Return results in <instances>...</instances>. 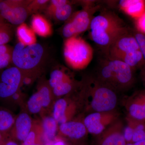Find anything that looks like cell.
<instances>
[{"label":"cell","mask_w":145,"mask_h":145,"mask_svg":"<svg viewBox=\"0 0 145 145\" xmlns=\"http://www.w3.org/2000/svg\"><path fill=\"white\" fill-rule=\"evenodd\" d=\"M79 94L84 111L87 113L108 112L116 110L117 92L95 77H89L82 82Z\"/></svg>","instance_id":"1"},{"label":"cell","mask_w":145,"mask_h":145,"mask_svg":"<svg viewBox=\"0 0 145 145\" xmlns=\"http://www.w3.org/2000/svg\"><path fill=\"white\" fill-rule=\"evenodd\" d=\"M89 28L92 40L106 51L120 36L129 31L123 21L109 11L93 17Z\"/></svg>","instance_id":"2"},{"label":"cell","mask_w":145,"mask_h":145,"mask_svg":"<svg viewBox=\"0 0 145 145\" xmlns=\"http://www.w3.org/2000/svg\"><path fill=\"white\" fill-rule=\"evenodd\" d=\"M134 71L123 62L107 57L100 65L95 77L117 92L132 86L135 82Z\"/></svg>","instance_id":"3"},{"label":"cell","mask_w":145,"mask_h":145,"mask_svg":"<svg viewBox=\"0 0 145 145\" xmlns=\"http://www.w3.org/2000/svg\"><path fill=\"white\" fill-rule=\"evenodd\" d=\"M106 52L108 57L122 61L134 70L145 64L137 41L129 31L118 38Z\"/></svg>","instance_id":"4"},{"label":"cell","mask_w":145,"mask_h":145,"mask_svg":"<svg viewBox=\"0 0 145 145\" xmlns=\"http://www.w3.org/2000/svg\"><path fill=\"white\" fill-rule=\"evenodd\" d=\"M63 54L66 62L71 67L82 69L91 61L93 50L85 40L80 37L73 36L65 41Z\"/></svg>","instance_id":"5"},{"label":"cell","mask_w":145,"mask_h":145,"mask_svg":"<svg viewBox=\"0 0 145 145\" xmlns=\"http://www.w3.org/2000/svg\"><path fill=\"white\" fill-rule=\"evenodd\" d=\"M44 56V49L41 44L26 46L19 42L13 48L12 62L24 74L39 67Z\"/></svg>","instance_id":"6"},{"label":"cell","mask_w":145,"mask_h":145,"mask_svg":"<svg viewBox=\"0 0 145 145\" xmlns=\"http://www.w3.org/2000/svg\"><path fill=\"white\" fill-rule=\"evenodd\" d=\"M29 0L0 1V14L5 20L13 25L24 23L29 16Z\"/></svg>","instance_id":"7"},{"label":"cell","mask_w":145,"mask_h":145,"mask_svg":"<svg viewBox=\"0 0 145 145\" xmlns=\"http://www.w3.org/2000/svg\"><path fill=\"white\" fill-rule=\"evenodd\" d=\"M96 8L87 7L74 13L63 27V36L67 39L86 31L90 26L91 14Z\"/></svg>","instance_id":"8"},{"label":"cell","mask_w":145,"mask_h":145,"mask_svg":"<svg viewBox=\"0 0 145 145\" xmlns=\"http://www.w3.org/2000/svg\"><path fill=\"white\" fill-rule=\"evenodd\" d=\"M119 113L116 110L108 112L89 113L83 119L88 132L97 136L119 119Z\"/></svg>","instance_id":"9"},{"label":"cell","mask_w":145,"mask_h":145,"mask_svg":"<svg viewBox=\"0 0 145 145\" xmlns=\"http://www.w3.org/2000/svg\"><path fill=\"white\" fill-rule=\"evenodd\" d=\"M24 77V73L16 67L4 70L0 75V98H10L18 92Z\"/></svg>","instance_id":"10"},{"label":"cell","mask_w":145,"mask_h":145,"mask_svg":"<svg viewBox=\"0 0 145 145\" xmlns=\"http://www.w3.org/2000/svg\"><path fill=\"white\" fill-rule=\"evenodd\" d=\"M48 82L52 93L57 97L68 96L78 84L69 73L60 69L52 71Z\"/></svg>","instance_id":"11"},{"label":"cell","mask_w":145,"mask_h":145,"mask_svg":"<svg viewBox=\"0 0 145 145\" xmlns=\"http://www.w3.org/2000/svg\"><path fill=\"white\" fill-rule=\"evenodd\" d=\"M124 125L119 119L96 136L93 145H126L123 136Z\"/></svg>","instance_id":"12"},{"label":"cell","mask_w":145,"mask_h":145,"mask_svg":"<svg viewBox=\"0 0 145 145\" xmlns=\"http://www.w3.org/2000/svg\"><path fill=\"white\" fill-rule=\"evenodd\" d=\"M127 117L145 121V89L134 92L124 101Z\"/></svg>","instance_id":"13"},{"label":"cell","mask_w":145,"mask_h":145,"mask_svg":"<svg viewBox=\"0 0 145 145\" xmlns=\"http://www.w3.org/2000/svg\"><path fill=\"white\" fill-rule=\"evenodd\" d=\"M69 98H61L55 102L53 108V117L60 125L71 121L78 109L82 105L81 102L76 103Z\"/></svg>","instance_id":"14"},{"label":"cell","mask_w":145,"mask_h":145,"mask_svg":"<svg viewBox=\"0 0 145 145\" xmlns=\"http://www.w3.org/2000/svg\"><path fill=\"white\" fill-rule=\"evenodd\" d=\"M59 131L61 136L71 141L74 145L84 142L88 133L83 121L75 120L60 125Z\"/></svg>","instance_id":"15"},{"label":"cell","mask_w":145,"mask_h":145,"mask_svg":"<svg viewBox=\"0 0 145 145\" xmlns=\"http://www.w3.org/2000/svg\"><path fill=\"white\" fill-rule=\"evenodd\" d=\"M52 92L49 85L43 84L29 99L27 107L32 114H37L42 108L49 105L51 103Z\"/></svg>","instance_id":"16"},{"label":"cell","mask_w":145,"mask_h":145,"mask_svg":"<svg viewBox=\"0 0 145 145\" xmlns=\"http://www.w3.org/2000/svg\"><path fill=\"white\" fill-rule=\"evenodd\" d=\"M33 125L30 116L25 112L21 113L15 120L13 127V136L19 141L24 142L32 129Z\"/></svg>","instance_id":"17"},{"label":"cell","mask_w":145,"mask_h":145,"mask_svg":"<svg viewBox=\"0 0 145 145\" xmlns=\"http://www.w3.org/2000/svg\"><path fill=\"white\" fill-rule=\"evenodd\" d=\"M31 28L35 34L44 38L51 36L53 31L50 22L45 17L39 13L32 15Z\"/></svg>","instance_id":"18"},{"label":"cell","mask_w":145,"mask_h":145,"mask_svg":"<svg viewBox=\"0 0 145 145\" xmlns=\"http://www.w3.org/2000/svg\"><path fill=\"white\" fill-rule=\"evenodd\" d=\"M120 8L125 13L137 20L145 12V1L121 0L119 1Z\"/></svg>","instance_id":"19"},{"label":"cell","mask_w":145,"mask_h":145,"mask_svg":"<svg viewBox=\"0 0 145 145\" xmlns=\"http://www.w3.org/2000/svg\"><path fill=\"white\" fill-rule=\"evenodd\" d=\"M17 36L19 42L25 45H31L37 43L35 32L31 27L24 23L18 26L17 29Z\"/></svg>","instance_id":"20"},{"label":"cell","mask_w":145,"mask_h":145,"mask_svg":"<svg viewBox=\"0 0 145 145\" xmlns=\"http://www.w3.org/2000/svg\"><path fill=\"white\" fill-rule=\"evenodd\" d=\"M58 123L53 117H46L43 119L42 123L43 135L44 141L48 143L55 138Z\"/></svg>","instance_id":"21"},{"label":"cell","mask_w":145,"mask_h":145,"mask_svg":"<svg viewBox=\"0 0 145 145\" xmlns=\"http://www.w3.org/2000/svg\"><path fill=\"white\" fill-rule=\"evenodd\" d=\"M72 7L69 2L63 5L57 7L46 15L51 18L58 21H65L71 17Z\"/></svg>","instance_id":"22"},{"label":"cell","mask_w":145,"mask_h":145,"mask_svg":"<svg viewBox=\"0 0 145 145\" xmlns=\"http://www.w3.org/2000/svg\"><path fill=\"white\" fill-rule=\"evenodd\" d=\"M15 119L9 112L0 108V133H3L9 130L14 125Z\"/></svg>","instance_id":"23"},{"label":"cell","mask_w":145,"mask_h":145,"mask_svg":"<svg viewBox=\"0 0 145 145\" xmlns=\"http://www.w3.org/2000/svg\"><path fill=\"white\" fill-rule=\"evenodd\" d=\"M133 126L134 132L132 143H134L145 140V121H137L127 117Z\"/></svg>","instance_id":"24"},{"label":"cell","mask_w":145,"mask_h":145,"mask_svg":"<svg viewBox=\"0 0 145 145\" xmlns=\"http://www.w3.org/2000/svg\"><path fill=\"white\" fill-rule=\"evenodd\" d=\"M13 27L9 24L5 23L0 25V45L6 44L13 37Z\"/></svg>","instance_id":"25"},{"label":"cell","mask_w":145,"mask_h":145,"mask_svg":"<svg viewBox=\"0 0 145 145\" xmlns=\"http://www.w3.org/2000/svg\"><path fill=\"white\" fill-rule=\"evenodd\" d=\"M49 1L48 0H34L31 1L28 6V10L29 15L38 14L40 11L45 10Z\"/></svg>","instance_id":"26"},{"label":"cell","mask_w":145,"mask_h":145,"mask_svg":"<svg viewBox=\"0 0 145 145\" xmlns=\"http://www.w3.org/2000/svg\"><path fill=\"white\" fill-rule=\"evenodd\" d=\"M42 128V125L38 128L33 125L31 131L24 141V145H34L36 143L42 142L40 140L41 135L40 134L43 133V130L41 132H39Z\"/></svg>","instance_id":"27"},{"label":"cell","mask_w":145,"mask_h":145,"mask_svg":"<svg viewBox=\"0 0 145 145\" xmlns=\"http://www.w3.org/2000/svg\"><path fill=\"white\" fill-rule=\"evenodd\" d=\"M135 37L145 61V34L137 30L132 33Z\"/></svg>","instance_id":"28"},{"label":"cell","mask_w":145,"mask_h":145,"mask_svg":"<svg viewBox=\"0 0 145 145\" xmlns=\"http://www.w3.org/2000/svg\"><path fill=\"white\" fill-rule=\"evenodd\" d=\"M127 123V125L124 127L123 130V136L127 144L132 143L134 129L133 126L129 119L126 118Z\"/></svg>","instance_id":"29"},{"label":"cell","mask_w":145,"mask_h":145,"mask_svg":"<svg viewBox=\"0 0 145 145\" xmlns=\"http://www.w3.org/2000/svg\"><path fill=\"white\" fill-rule=\"evenodd\" d=\"M12 52L13 51L0 55V69L6 67L12 62Z\"/></svg>","instance_id":"30"},{"label":"cell","mask_w":145,"mask_h":145,"mask_svg":"<svg viewBox=\"0 0 145 145\" xmlns=\"http://www.w3.org/2000/svg\"><path fill=\"white\" fill-rule=\"evenodd\" d=\"M136 21L137 31L145 34V12Z\"/></svg>","instance_id":"31"},{"label":"cell","mask_w":145,"mask_h":145,"mask_svg":"<svg viewBox=\"0 0 145 145\" xmlns=\"http://www.w3.org/2000/svg\"><path fill=\"white\" fill-rule=\"evenodd\" d=\"M12 49L10 47L8 46L6 44L2 45H0V55L5 54L10 51H13Z\"/></svg>","instance_id":"32"},{"label":"cell","mask_w":145,"mask_h":145,"mask_svg":"<svg viewBox=\"0 0 145 145\" xmlns=\"http://www.w3.org/2000/svg\"><path fill=\"white\" fill-rule=\"evenodd\" d=\"M140 75H141V79H142V82L145 89V64L141 68Z\"/></svg>","instance_id":"33"},{"label":"cell","mask_w":145,"mask_h":145,"mask_svg":"<svg viewBox=\"0 0 145 145\" xmlns=\"http://www.w3.org/2000/svg\"><path fill=\"white\" fill-rule=\"evenodd\" d=\"M126 145H145V140L136 143L127 144Z\"/></svg>","instance_id":"34"},{"label":"cell","mask_w":145,"mask_h":145,"mask_svg":"<svg viewBox=\"0 0 145 145\" xmlns=\"http://www.w3.org/2000/svg\"><path fill=\"white\" fill-rule=\"evenodd\" d=\"M52 145H67V144L64 141L60 140L55 142Z\"/></svg>","instance_id":"35"},{"label":"cell","mask_w":145,"mask_h":145,"mask_svg":"<svg viewBox=\"0 0 145 145\" xmlns=\"http://www.w3.org/2000/svg\"><path fill=\"white\" fill-rule=\"evenodd\" d=\"M5 142L4 138L3 136L2 135V133H0V144H2V143L4 142Z\"/></svg>","instance_id":"36"},{"label":"cell","mask_w":145,"mask_h":145,"mask_svg":"<svg viewBox=\"0 0 145 145\" xmlns=\"http://www.w3.org/2000/svg\"><path fill=\"white\" fill-rule=\"evenodd\" d=\"M5 20L3 18L2 16L0 14V25L5 23Z\"/></svg>","instance_id":"37"},{"label":"cell","mask_w":145,"mask_h":145,"mask_svg":"<svg viewBox=\"0 0 145 145\" xmlns=\"http://www.w3.org/2000/svg\"><path fill=\"white\" fill-rule=\"evenodd\" d=\"M75 145H88L84 141V142H81L79 143V144H77Z\"/></svg>","instance_id":"38"},{"label":"cell","mask_w":145,"mask_h":145,"mask_svg":"<svg viewBox=\"0 0 145 145\" xmlns=\"http://www.w3.org/2000/svg\"><path fill=\"white\" fill-rule=\"evenodd\" d=\"M34 145H44L43 144L42 142H39L36 143V144H34Z\"/></svg>","instance_id":"39"},{"label":"cell","mask_w":145,"mask_h":145,"mask_svg":"<svg viewBox=\"0 0 145 145\" xmlns=\"http://www.w3.org/2000/svg\"><path fill=\"white\" fill-rule=\"evenodd\" d=\"M5 142H4L2 143V144H0V145H6V144H5Z\"/></svg>","instance_id":"40"}]
</instances>
